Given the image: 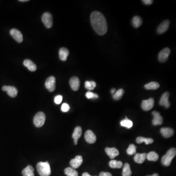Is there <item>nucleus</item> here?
<instances>
[{"mask_svg": "<svg viewBox=\"0 0 176 176\" xmlns=\"http://www.w3.org/2000/svg\"><path fill=\"white\" fill-rule=\"evenodd\" d=\"M65 174L67 176H78V173L75 169L72 167H68L64 170Z\"/></svg>", "mask_w": 176, "mask_h": 176, "instance_id": "nucleus-29", "label": "nucleus"}, {"mask_svg": "<svg viewBox=\"0 0 176 176\" xmlns=\"http://www.w3.org/2000/svg\"><path fill=\"white\" fill-rule=\"evenodd\" d=\"M132 171L129 163H125L122 170V176H131Z\"/></svg>", "mask_w": 176, "mask_h": 176, "instance_id": "nucleus-28", "label": "nucleus"}, {"mask_svg": "<svg viewBox=\"0 0 176 176\" xmlns=\"http://www.w3.org/2000/svg\"><path fill=\"white\" fill-rule=\"evenodd\" d=\"M96 86V83L94 81H87L85 83V87L88 90H93Z\"/></svg>", "mask_w": 176, "mask_h": 176, "instance_id": "nucleus-32", "label": "nucleus"}, {"mask_svg": "<svg viewBox=\"0 0 176 176\" xmlns=\"http://www.w3.org/2000/svg\"><path fill=\"white\" fill-rule=\"evenodd\" d=\"M10 34L17 42L22 43L23 41L22 33L18 29L12 28L10 31Z\"/></svg>", "mask_w": 176, "mask_h": 176, "instance_id": "nucleus-8", "label": "nucleus"}, {"mask_svg": "<svg viewBox=\"0 0 176 176\" xmlns=\"http://www.w3.org/2000/svg\"><path fill=\"white\" fill-rule=\"evenodd\" d=\"M85 139L88 143L93 144L96 141V136L92 131L87 130L85 134Z\"/></svg>", "mask_w": 176, "mask_h": 176, "instance_id": "nucleus-13", "label": "nucleus"}, {"mask_svg": "<svg viewBox=\"0 0 176 176\" xmlns=\"http://www.w3.org/2000/svg\"><path fill=\"white\" fill-rule=\"evenodd\" d=\"M45 87L49 92H53L56 87V79L54 76H51L48 78L45 82Z\"/></svg>", "mask_w": 176, "mask_h": 176, "instance_id": "nucleus-6", "label": "nucleus"}, {"mask_svg": "<svg viewBox=\"0 0 176 176\" xmlns=\"http://www.w3.org/2000/svg\"><path fill=\"white\" fill-rule=\"evenodd\" d=\"M82 176H90L88 173L85 172L83 174H82Z\"/></svg>", "mask_w": 176, "mask_h": 176, "instance_id": "nucleus-40", "label": "nucleus"}, {"mask_svg": "<svg viewBox=\"0 0 176 176\" xmlns=\"http://www.w3.org/2000/svg\"><path fill=\"white\" fill-rule=\"evenodd\" d=\"M143 3L147 5H150L152 4L153 1L152 0H143L142 1Z\"/></svg>", "mask_w": 176, "mask_h": 176, "instance_id": "nucleus-39", "label": "nucleus"}, {"mask_svg": "<svg viewBox=\"0 0 176 176\" xmlns=\"http://www.w3.org/2000/svg\"><path fill=\"white\" fill-rule=\"evenodd\" d=\"M159 176L158 174H154L153 175H152V176Z\"/></svg>", "mask_w": 176, "mask_h": 176, "instance_id": "nucleus-43", "label": "nucleus"}, {"mask_svg": "<svg viewBox=\"0 0 176 176\" xmlns=\"http://www.w3.org/2000/svg\"><path fill=\"white\" fill-rule=\"evenodd\" d=\"M23 65L27 67L31 72H35L37 69V66L31 60L26 59L23 61Z\"/></svg>", "mask_w": 176, "mask_h": 176, "instance_id": "nucleus-20", "label": "nucleus"}, {"mask_svg": "<svg viewBox=\"0 0 176 176\" xmlns=\"http://www.w3.org/2000/svg\"><path fill=\"white\" fill-rule=\"evenodd\" d=\"M161 135L166 138H169L171 137L174 135V131L171 128H162L161 129Z\"/></svg>", "mask_w": 176, "mask_h": 176, "instance_id": "nucleus-19", "label": "nucleus"}, {"mask_svg": "<svg viewBox=\"0 0 176 176\" xmlns=\"http://www.w3.org/2000/svg\"><path fill=\"white\" fill-rule=\"evenodd\" d=\"M59 58H60V60L64 61H66L67 58L69 55V51L67 48H62L59 50Z\"/></svg>", "mask_w": 176, "mask_h": 176, "instance_id": "nucleus-21", "label": "nucleus"}, {"mask_svg": "<svg viewBox=\"0 0 176 176\" xmlns=\"http://www.w3.org/2000/svg\"><path fill=\"white\" fill-rule=\"evenodd\" d=\"M83 162V158L81 156H77L75 158L70 161V166L72 168L76 169L80 167Z\"/></svg>", "mask_w": 176, "mask_h": 176, "instance_id": "nucleus-15", "label": "nucleus"}, {"mask_svg": "<svg viewBox=\"0 0 176 176\" xmlns=\"http://www.w3.org/2000/svg\"><path fill=\"white\" fill-rule=\"evenodd\" d=\"M34 168L32 166H27L22 171L23 176H34Z\"/></svg>", "mask_w": 176, "mask_h": 176, "instance_id": "nucleus-23", "label": "nucleus"}, {"mask_svg": "<svg viewBox=\"0 0 176 176\" xmlns=\"http://www.w3.org/2000/svg\"><path fill=\"white\" fill-rule=\"evenodd\" d=\"M120 124L123 127H126L128 129L131 128L133 126V122L129 120V119H127V117H126V119H125L122 120L120 122Z\"/></svg>", "mask_w": 176, "mask_h": 176, "instance_id": "nucleus-31", "label": "nucleus"}, {"mask_svg": "<svg viewBox=\"0 0 176 176\" xmlns=\"http://www.w3.org/2000/svg\"><path fill=\"white\" fill-rule=\"evenodd\" d=\"M136 142L139 144H141L142 142H145L146 145H148L152 144L153 142H154V140L151 138H145V137H142V136H139L136 139Z\"/></svg>", "mask_w": 176, "mask_h": 176, "instance_id": "nucleus-24", "label": "nucleus"}, {"mask_svg": "<svg viewBox=\"0 0 176 176\" xmlns=\"http://www.w3.org/2000/svg\"><path fill=\"white\" fill-rule=\"evenodd\" d=\"M124 93V90L122 89H120L117 90L115 94H113V98L115 100L120 99Z\"/></svg>", "mask_w": 176, "mask_h": 176, "instance_id": "nucleus-33", "label": "nucleus"}, {"mask_svg": "<svg viewBox=\"0 0 176 176\" xmlns=\"http://www.w3.org/2000/svg\"><path fill=\"white\" fill-rule=\"evenodd\" d=\"M160 87V84L157 82H151L145 85V88L149 90H155Z\"/></svg>", "mask_w": 176, "mask_h": 176, "instance_id": "nucleus-25", "label": "nucleus"}, {"mask_svg": "<svg viewBox=\"0 0 176 176\" xmlns=\"http://www.w3.org/2000/svg\"><path fill=\"white\" fill-rule=\"evenodd\" d=\"M152 115L154 116V119L152 120L153 124L155 126L162 124L163 123V118L161 116L160 113L157 111H153Z\"/></svg>", "mask_w": 176, "mask_h": 176, "instance_id": "nucleus-12", "label": "nucleus"}, {"mask_svg": "<svg viewBox=\"0 0 176 176\" xmlns=\"http://www.w3.org/2000/svg\"><path fill=\"white\" fill-rule=\"evenodd\" d=\"M63 97L62 95H58L55 96L54 98V102L57 104H60L62 101Z\"/></svg>", "mask_w": 176, "mask_h": 176, "instance_id": "nucleus-37", "label": "nucleus"}, {"mask_svg": "<svg viewBox=\"0 0 176 176\" xmlns=\"http://www.w3.org/2000/svg\"><path fill=\"white\" fill-rule=\"evenodd\" d=\"M146 156L147 154L145 153L142 154L136 153L134 157V161L137 163L141 164L145 161L146 158Z\"/></svg>", "mask_w": 176, "mask_h": 176, "instance_id": "nucleus-22", "label": "nucleus"}, {"mask_svg": "<svg viewBox=\"0 0 176 176\" xmlns=\"http://www.w3.org/2000/svg\"><path fill=\"white\" fill-rule=\"evenodd\" d=\"M80 80L76 76H73L69 80V85L73 90L77 91L80 87Z\"/></svg>", "mask_w": 176, "mask_h": 176, "instance_id": "nucleus-14", "label": "nucleus"}, {"mask_svg": "<svg viewBox=\"0 0 176 176\" xmlns=\"http://www.w3.org/2000/svg\"><path fill=\"white\" fill-rule=\"evenodd\" d=\"M169 24H170V22L169 20H166L162 22L157 27V33L159 34H162L166 32L169 28Z\"/></svg>", "mask_w": 176, "mask_h": 176, "instance_id": "nucleus-16", "label": "nucleus"}, {"mask_svg": "<svg viewBox=\"0 0 176 176\" xmlns=\"http://www.w3.org/2000/svg\"><path fill=\"white\" fill-rule=\"evenodd\" d=\"M170 49L168 48H166L162 49L159 53L158 55V60L161 62H165L168 59L170 55Z\"/></svg>", "mask_w": 176, "mask_h": 176, "instance_id": "nucleus-7", "label": "nucleus"}, {"mask_svg": "<svg viewBox=\"0 0 176 176\" xmlns=\"http://www.w3.org/2000/svg\"><path fill=\"white\" fill-rule=\"evenodd\" d=\"M37 169L40 176H49L51 174V167L48 161L38 162Z\"/></svg>", "mask_w": 176, "mask_h": 176, "instance_id": "nucleus-2", "label": "nucleus"}, {"mask_svg": "<svg viewBox=\"0 0 176 176\" xmlns=\"http://www.w3.org/2000/svg\"><path fill=\"white\" fill-rule=\"evenodd\" d=\"M109 166L112 168H121L123 164L120 161L111 160L109 162Z\"/></svg>", "mask_w": 176, "mask_h": 176, "instance_id": "nucleus-30", "label": "nucleus"}, {"mask_svg": "<svg viewBox=\"0 0 176 176\" xmlns=\"http://www.w3.org/2000/svg\"><path fill=\"white\" fill-rule=\"evenodd\" d=\"M132 23L133 24V26L136 28L140 27L142 23V20L140 17L139 16H136L134 17L132 20Z\"/></svg>", "mask_w": 176, "mask_h": 176, "instance_id": "nucleus-26", "label": "nucleus"}, {"mask_svg": "<svg viewBox=\"0 0 176 176\" xmlns=\"http://www.w3.org/2000/svg\"><path fill=\"white\" fill-rule=\"evenodd\" d=\"M154 99L153 98L148 99L147 100H144L142 101L141 107L143 110L148 111L152 109L154 107Z\"/></svg>", "mask_w": 176, "mask_h": 176, "instance_id": "nucleus-9", "label": "nucleus"}, {"mask_svg": "<svg viewBox=\"0 0 176 176\" xmlns=\"http://www.w3.org/2000/svg\"><path fill=\"white\" fill-rule=\"evenodd\" d=\"M42 21L47 28H51L53 25V18L52 14L49 12H45L42 16Z\"/></svg>", "mask_w": 176, "mask_h": 176, "instance_id": "nucleus-5", "label": "nucleus"}, {"mask_svg": "<svg viewBox=\"0 0 176 176\" xmlns=\"http://www.w3.org/2000/svg\"><path fill=\"white\" fill-rule=\"evenodd\" d=\"M169 95L170 94L168 92H166L162 94L160 99V105L163 106L166 108H168L170 107V103L169 101Z\"/></svg>", "mask_w": 176, "mask_h": 176, "instance_id": "nucleus-11", "label": "nucleus"}, {"mask_svg": "<svg viewBox=\"0 0 176 176\" xmlns=\"http://www.w3.org/2000/svg\"><path fill=\"white\" fill-rule=\"evenodd\" d=\"M70 109V107L68 104L64 103L61 106V111L63 112H67Z\"/></svg>", "mask_w": 176, "mask_h": 176, "instance_id": "nucleus-36", "label": "nucleus"}, {"mask_svg": "<svg viewBox=\"0 0 176 176\" xmlns=\"http://www.w3.org/2000/svg\"><path fill=\"white\" fill-rule=\"evenodd\" d=\"M99 176H112V175L110 173L102 172L100 173Z\"/></svg>", "mask_w": 176, "mask_h": 176, "instance_id": "nucleus-38", "label": "nucleus"}, {"mask_svg": "<svg viewBox=\"0 0 176 176\" xmlns=\"http://www.w3.org/2000/svg\"><path fill=\"white\" fill-rule=\"evenodd\" d=\"M127 153L129 155H133L136 153V146L133 144L129 145L127 150Z\"/></svg>", "mask_w": 176, "mask_h": 176, "instance_id": "nucleus-34", "label": "nucleus"}, {"mask_svg": "<svg viewBox=\"0 0 176 176\" xmlns=\"http://www.w3.org/2000/svg\"><path fill=\"white\" fill-rule=\"evenodd\" d=\"M106 153H107L108 156L111 159L115 158L116 157L118 156L119 154V150L115 148H106Z\"/></svg>", "mask_w": 176, "mask_h": 176, "instance_id": "nucleus-18", "label": "nucleus"}, {"mask_svg": "<svg viewBox=\"0 0 176 176\" xmlns=\"http://www.w3.org/2000/svg\"><path fill=\"white\" fill-rule=\"evenodd\" d=\"M82 130L81 127L78 126L74 129V132L73 134V139H74V142L75 145H78V140L81 137L82 135Z\"/></svg>", "mask_w": 176, "mask_h": 176, "instance_id": "nucleus-17", "label": "nucleus"}, {"mask_svg": "<svg viewBox=\"0 0 176 176\" xmlns=\"http://www.w3.org/2000/svg\"><path fill=\"white\" fill-rule=\"evenodd\" d=\"M86 97L88 99L98 98V95L97 94L92 93L91 92H88L86 93Z\"/></svg>", "mask_w": 176, "mask_h": 176, "instance_id": "nucleus-35", "label": "nucleus"}, {"mask_svg": "<svg viewBox=\"0 0 176 176\" xmlns=\"http://www.w3.org/2000/svg\"><path fill=\"white\" fill-rule=\"evenodd\" d=\"M176 155V148H172L167 151L166 154L164 155L161 158V163L163 166H168L171 163L173 158Z\"/></svg>", "mask_w": 176, "mask_h": 176, "instance_id": "nucleus-3", "label": "nucleus"}, {"mask_svg": "<svg viewBox=\"0 0 176 176\" xmlns=\"http://www.w3.org/2000/svg\"><path fill=\"white\" fill-rule=\"evenodd\" d=\"M115 88H113V89H111V94H114L115 93Z\"/></svg>", "mask_w": 176, "mask_h": 176, "instance_id": "nucleus-41", "label": "nucleus"}, {"mask_svg": "<svg viewBox=\"0 0 176 176\" xmlns=\"http://www.w3.org/2000/svg\"><path fill=\"white\" fill-rule=\"evenodd\" d=\"M19 2H28L29 1L28 0H19Z\"/></svg>", "mask_w": 176, "mask_h": 176, "instance_id": "nucleus-42", "label": "nucleus"}, {"mask_svg": "<svg viewBox=\"0 0 176 176\" xmlns=\"http://www.w3.org/2000/svg\"><path fill=\"white\" fill-rule=\"evenodd\" d=\"M3 91L7 92V94L11 98H15L17 95L18 90L14 86H4L2 87Z\"/></svg>", "mask_w": 176, "mask_h": 176, "instance_id": "nucleus-10", "label": "nucleus"}, {"mask_svg": "<svg viewBox=\"0 0 176 176\" xmlns=\"http://www.w3.org/2000/svg\"><path fill=\"white\" fill-rule=\"evenodd\" d=\"M46 120V115L42 111H39L37 113L33 119L34 125L38 128L42 127L44 124Z\"/></svg>", "mask_w": 176, "mask_h": 176, "instance_id": "nucleus-4", "label": "nucleus"}, {"mask_svg": "<svg viewBox=\"0 0 176 176\" xmlns=\"http://www.w3.org/2000/svg\"><path fill=\"white\" fill-rule=\"evenodd\" d=\"M158 157H159V156H158V154L155 152H150L148 154H147V159L149 161H156L158 160Z\"/></svg>", "mask_w": 176, "mask_h": 176, "instance_id": "nucleus-27", "label": "nucleus"}, {"mask_svg": "<svg viewBox=\"0 0 176 176\" xmlns=\"http://www.w3.org/2000/svg\"><path fill=\"white\" fill-rule=\"evenodd\" d=\"M90 23L94 30L98 35H103L107 31V21L100 12L94 11L90 15Z\"/></svg>", "mask_w": 176, "mask_h": 176, "instance_id": "nucleus-1", "label": "nucleus"}]
</instances>
